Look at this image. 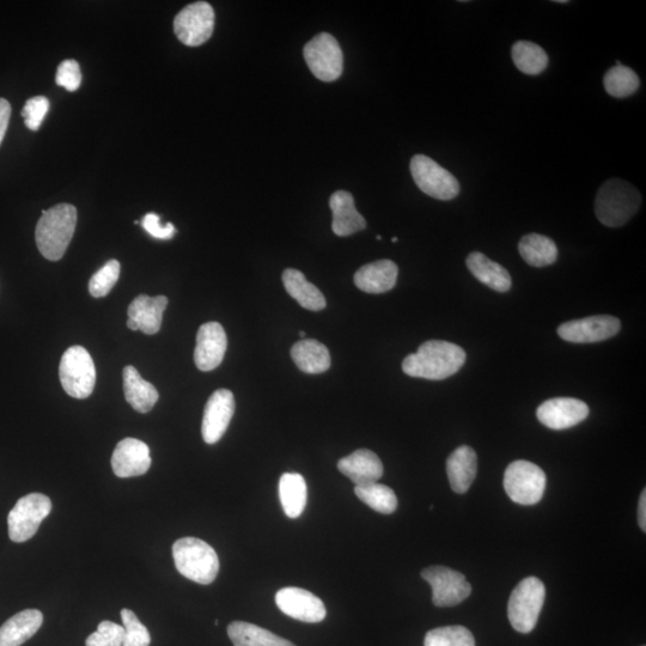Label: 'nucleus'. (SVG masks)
I'll return each instance as SVG.
<instances>
[{
  "label": "nucleus",
  "instance_id": "nucleus-1",
  "mask_svg": "<svg viewBox=\"0 0 646 646\" xmlns=\"http://www.w3.org/2000/svg\"><path fill=\"white\" fill-rule=\"evenodd\" d=\"M466 351L459 345L444 340H429L416 353L402 362V371L408 376L431 381H442L459 373L466 363Z\"/></svg>",
  "mask_w": 646,
  "mask_h": 646
},
{
  "label": "nucleus",
  "instance_id": "nucleus-2",
  "mask_svg": "<svg viewBox=\"0 0 646 646\" xmlns=\"http://www.w3.org/2000/svg\"><path fill=\"white\" fill-rule=\"evenodd\" d=\"M77 224V210L70 204H58L42 211L36 225L35 240L39 251L47 260L62 259L69 247Z\"/></svg>",
  "mask_w": 646,
  "mask_h": 646
},
{
  "label": "nucleus",
  "instance_id": "nucleus-3",
  "mask_svg": "<svg viewBox=\"0 0 646 646\" xmlns=\"http://www.w3.org/2000/svg\"><path fill=\"white\" fill-rule=\"evenodd\" d=\"M642 195L635 186L621 179H609L600 187L595 199V213L608 228L623 227L641 207Z\"/></svg>",
  "mask_w": 646,
  "mask_h": 646
},
{
  "label": "nucleus",
  "instance_id": "nucleus-4",
  "mask_svg": "<svg viewBox=\"0 0 646 646\" xmlns=\"http://www.w3.org/2000/svg\"><path fill=\"white\" fill-rule=\"evenodd\" d=\"M176 570L188 580L209 585L219 572L218 554L207 542L197 538H182L173 545Z\"/></svg>",
  "mask_w": 646,
  "mask_h": 646
},
{
  "label": "nucleus",
  "instance_id": "nucleus-5",
  "mask_svg": "<svg viewBox=\"0 0 646 646\" xmlns=\"http://www.w3.org/2000/svg\"><path fill=\"white\" fill-rule=\"evenodd\" d=\"M545 599V584L539 578L528 577L518 583L508 603L511 626L520 633L532 632L538 624Z\"/></svg>",
  "mask_w": 646,
  "mask_h": 646
},
{
  "label": "nucleus",
  "instance_id": "nucleus-6",
  "mask_svg": "<svg viewBox=\"0 0 646 646\" xmlns=\"http://www.w3.org/2000/svg\"><path fill=\"white\" fill-rule=\"evenodd\" d=\"M59 377L65 392L72 398H89L96 385L95 364L89 352L82 346L67 349L60 361Z\"/></svg>",
  "mask_w": 646,
  "mask_h": 646
},
{
  "label": "nucleus",
  "instance_id": "nucleus-7",
  "mask_svg": "<svg viewBox=\"0 0 646 646\" xmlns=\"http://www.w3.org/2000/svg\"><path fill=\"white\" fill-rule=\"evenodd\" d=\"M546 474L535 463L518 460L504 473V489L511 501L521 505L538 504L546 490Z\"/></svg>",
  "mask_w": 646,
  "mask_h": 646
},
{
  "label": "nucleus",
  "instance_id": "nucleus-8",
  "mask_svg": "<svg viewBox=\"0 0 646 646\" xmlns=\"http://www.w3.org/2000/svg\"><path fill=\"white\" fill-rule=\"evenodd\" d=\"M51 511V499L42 493H30L18 499L8 516L10 539L17 544L32 539Z\"/></svg>",
  "mask_w": 646,
  "mask_h": 646
},
{
  "label": "nucleus",
  "instance_id": "nucleus-9",
  "mask_svg": "<svg viewBox=\"0 0 646 646\" xmlns=\"http://www.w3.org/2000/svg\"><path fill=\"white\" fill-rule=\"evenodd\" d=\"M411 174L419 190L438 200H453L460 194V182L432 158L416 155L411 160Z\"/></svg>",
  "mask_w": 646,
  "mask_h": 646
},
{
  "label": "nucleus",
  "instance_id": "nucleus-10",
  "mask_svg": "<svg viewBox=\"0 0 646 646\" xmlns=\"http://www.w3.org/2000/svg\"><path fill=\"white\" fill-rule=\"evenodd\" d=\"M310 71L322 82H333L344 70V56L339 42L331 34L321 33L303 50Z\"/></svg>",
  "mask_w": 646,
  "mask_h": 646
},
{
  "label": "nucleus",
  "instance_id": "nucleus-11",
  "mask_svg": "<svg viewBox=\"0 0 646 646\" xmlns=\"http://www.w3.org/2000/svg\"><path fill=\"white\" fill-rule=\"evenodd\" d=\"M422 577L431 585L432 602L437 607L460 605L472 594L466 577L446 566H430L422 571Z\"/></svg>",
  "mask_w": 646,
  "mask_h": 646
},
{
  "label": "nucleus",
  "instance_id": "nucleus-12",
  "mask_svg": "<svg viewBox=\"0 0 646 646\" xmlns=\"http://www.w3.org/2000/svg\"><path fill=\"white\" fill-rule=\"evenodd\" d=\"M215 29V11L206 2L187 5L175 17L174 30L182 44L197 47L205 44Z\"/></svg>",
  "mask_w": 646,
  "mask_h": 646
},
{
  "label": "nucleus",
  "instance_id": "nucleus-13",
  "mask_svg": "<svg viewBox=\"0 0 646 646\" xmlns=\"http://www.w3.org/2000/svg\"><path fill=\"white\" fill-rule=\"evenodd\" d=\"M621 322L611 315L589 316L581 320L564 322L558 335L568 343L593 344L611 339L620 332Z\"/></svg>",
  "mask_w": 646,
  "mask_h": 646
},
{
  "label": "nucleus",
  "instance_id": "nucleus-14",
  "mask_svg": "<svg viewBox=\"0 0 646 646\" xmlns=\"http://www.w3.org/2000/svg\"><path fill=\"white\" fill-rule=\"evenodd\" d=\"M276 603L285 615L302 623L318 624L327 617L325 603L320 597L301 588L280 589Z\"/></svg>",
  "mask_w": 646,
  "mask_h": 646
},
{
  "label": "nucleus",
  "instance_id": "nucleus-15",
  "mask_svg": "<svg viewBox=\"0 0 646 646\" xmlns=\"http://www.w3.org/2000/svg\"><path fill=\"white\" fill-rule=\"evenodd\" d=\"M235 413L234 394L228 389H218L205 406L201 435L207 444L221 441Z\"/></svg>",
  "mask_w": 646,
  "mask_h": 646
},
{
  "label": "nucleus",
  "instance_id": "nucleus-16",
  "mask_svg": "<svg viewBox=\"0 0 646 646\" xmlns=\"http://www.w3.org/2000/svg\"><path fill=\"white\" fill-rule=\"evenodd\" d=\"M589 416V406L574 398H554L536 410L539 422L551 430H566L581 424Z\"/></svg>",
  "mask_w": 646,
  "mask_h": 646
},
{
  "label": "nucleus",
  "instance_id": "nucleus-17",
  "mask_svg": "<svg viewBox=\"0 0 646 646\" xmlns=\"http://www.w3.org/2000/svg\"><path fill=\"white\" fill-rule=\"evenodd\" d=\"M228 338L221 323L207 322L199 328L194 362L201 371H212L222 364Z\"/></svg>",
  "mask_w": 646,
  "mask_h": 646
},
{
  "label": "nucleus",
  "instance_id": "nucleus-18",
  "mask_svg": "<svg viewBox=\"0 0 646 646\" xmlns=\"http://www.w3.org/2000/svg\"><path fill=\"white\" fill-rule=\"evenodd\" d=\"M151 467L150 448L136 438H125L115 447L112 456L113 472L119 478L140 477Z\"/></svg>",
  "mask_w": 646,
  "mask_h": 646
},
{
  "label": "nucleus",
  "instance_id": "nucleus-19",
  "mask_svg": "<svg viewBox=\"0 0 646 646\" xmlns=\"http://www.w3.org/2000/svg\"><path fill=\"white\" fill-rule=\"evenodd\" d=\"M338 469L356 486L377 483L383 475L380 457L368 449H359L338 462Z\"/></svg>",
  "mask_w": 646,
  "mask_h": 646
},
{
  "label": "nucleus",
  "instance_id": "nucleus-20",
  "mask_svg": "<svg viewBox=\"0 0 646 646\" xmlns=\"http://www.w3.org/2000/svg\"><path fill=\"white\" fill-rule=\"evenodd\" d=\"M399 268L395 262L380 260L359 268L355 274V284L367 294H385L392 289L398 280Z\"/></svg>",
  "mask_w": 646,
  "mask_h": 646
},
{
  "label": "nucleus",
  "instance_id": "nucleus-21",
  "mask_svg": "<svg viewBox=\"0 0 646 646\" xmlns=\"http://www.w3.org/2000/svg\"><path fill=\"white\" fill-rule=\"evenodd\" d=\"M333 213L332 230L340 237L351 236L367 228L364 217L356 210L353 195L346 191H338L329 199Z\"/></svg>",
  "mask_w": 646,
  "mask_h": 646
},
{
  "label": "nucleus",
  "instance_id": "nucleus-22",
  "mask_svg": "<svg viewBox=\"0 0 646 646\" xmlns=\"http://www.w3.org/2000/svg\"><path fill=\"white\" fill-rule=\"evenodd\" d=\"M166 296L149 297L140 295L134 298L129 307V320L136 323L138 331L154 335L160 332L163 313L168 306Z\"/></svg>",
  "mask_w": 646,
  "mask_h": 646
},
{
  "label": "nucleus",
  "instance_id": "nucleus-23",
  "mask_svg": "<svg viewBox=\"0 0 646 646\" xmlns=\"http://www.w3.org/2000/svg\"><path fill=\"white\" fill-rule=\"evenodd\" d=\"M44 623L38 609H26L6 620L0 627V646H21L36 635Z\"/></svg>",
  "mask_w": 646,
  "mask_h": 646
},
{
  "label": "nucleus",
  "instance_id": "nucleus-24",
  "mask_svg": "<svg viewBox=\"0 0 646 646\" xmlns=\"http://www.w3.org/2000/svg\"><path fill=\"white\" fill-rule=\"evenodd\" d=\"M447 473L450 487L456 493H466L478 473V457L468 446H461L448 457Z\"/></svg>",
  "mask_w": 646,
  "mask_h": 646
},
{
  "label": "nucleus",
  "instance_id": "nucleus-25",
  "mask_svg": "<svg viewBox=\"0 0 646 646\" xmlns=\"http://www.w3.org/2000/svg\"><path fill=\"white\" fill-rule=\"evenodd\" d=\"M466 265L475 278L490 289L498 292H508L511 289L510 273L502 265L487 258L480 252L468 255Z\"/></svg>",
  "mask_w": 646,
  "mask_h": 646
},
{
  "label": "nucleus",
  "instance_id": "nucleus-26",
  "mask_svg": "<svg viewBox=\"0 0 646 646\" xmlns=\"http://www.w3.org/2000/svg\"><path fill=\"white\" fill-rule=\"evenodd\" d=\"M291 357L298 369L306 374H322L331 367V355L318 340L303 339L291 349Z\"/></svg>",
  "mask_w": 646,
  "mask_h": 646
},
{
  "label": "nucleus",
  "instance_id": "nucleus-27",
  "mask_svg": "<svg viewBox=\"0 0 646 646\" xmlns=\"http://www.w3.org/2000/svg\"><path fill=\"white\" fill-rule=\"evenodd\" d=\"M284 288L288 294L300 303V306L312 312L326 308V298L316 286L308 282L304 274L295 268H288L283 273Z\"/></svg>",
  "mask_w": 646,
  "mask_h": 646
},
{
  "label": "nucleus",
  "instance_id": "nucleus-28",
  "mask_svg": "<svg viewBox=\"0 0 646 646\" xmlns=\"http://www.w3.org/2000/svg\"><path fill=\"white\" fill-rule=\"evenodd\" d=\"M124 392L126 401L139 413H149L156 405L160 394L150 382L145 381L134 367L124 369Z\"/></svg>",
  "mask_w": 646,
  "mask_h": 646
},
{
  "label": "nucleus",
  "instance_id": "nucleus-29",
  "mask_svg": "<svg viewBox=\"0 0 646 646\" xmlns=\"http://www.w3.org/2000/svg\"><path fill=\"white\" fill-rule=\"evenodd\" d=\"M308 498L306 480L298 473H285L279 480V499L289 518H298L306 510Z\"/></svg>",
  "mask_w": 646,
  "mask_h": 646
},
{
  "label": "nucleus",
  "instance_id": "nucleus-30",
  "mask_svg": "<svg viewBox=\"0 0 646 646\" xmlns=\"http://www.w3.org/2000/svg\"><path fill=\"white\" fill-rule=\"evenodd\" d=\"M228 636L234 646H296L262 627L234 621L228 626Z\"/></svg>",
  "mask_w": 646,
  "mask_h": 646
},
{
  "label": "nucleus",
  "instance_id": "nucleus-31",
  "mask_svg": "<svg viewBox=\"0 0 646 646\" xmlns=\"http://www.w3.org/2000/svg\"><path fill=\"white\" fill-rule=\"evenodd\" d=\"M518 251H520L523 260L533 267L550 266L558 259L556 242L545 235L528 234L523 236L518 243Z\"/></svg>",
  "mask_w": 646,
  "mask_h": 646
},
{
  "label": "nucleus",
  "instance_id": "nucleus-32",
  "mask_svg": "<svg viewBox=\"0 0 646 646\" xmlns=\"http://www.w3.org/2000/svg\"><path fill=\"white\" fill-rule=\"evenodd\" d=\"M511 57L517 69L524 75H540L548 66V56L544 48L530 41L515 42L511 48Z\"/></svg>",
  "mask_w": 646,
  "mask_h": 646
},
{
  "label": "nucleus",
  "instance_id": "nucleus-33",
  "mask_svg": "<svg viewBox=\"0 0 646 646\" xmlns=\"http://www.w3.org/2000/svg\"><path fill=\"white\" fill-rule=\"evenodd\" d=\"M355 495L359 501L383 515L393 514L398 508V498H396L395 492L386 485L373 483L356 486Z\"/></svg>",
  "mask_w": 646,
  "mask_h": 646
},
{
  "label": "nucleus",
  "instance_id": "nucleus-34",
  "mask_svg": "<svg viewBox=\"0 0 646 646\" xmlns=\"http://www.w3.org/2000/svg\"><path fill=\"white\" fill-rule=\"evenodd\" d=\"M607 93L615 99H626L636 93L641 85L637 73L624 65H615L603 78Z\"/></svg>",
  "mask_w": 646,
  "mask_h": 646
},
{
  "label": "nucleus",
  "instance_id": "nucleus-35",
  "mask_svg": "<svg viewBox=\"0 0 646 646\" xmlns=\"http://www.w3.org/2000/svg\"><path fill=\"white\" fill-rule=\"evenodd\" d=\"M424 646H475V639L466 627L446 626L426 633Z\"/></svg>",
  "mask_w": 646,
  "mask_h": 646
},
{
  "label": "nucleus",
  "instance_id": "nucleus-36",
  "mask_svg": "<svg viewBox=\"0 0 646 646\" xmlns=\"http://www.w3.org/2000/svg\"><path fill=\"white\" fill-rule=\"evenodd\" d=\"M121 266L118 260L108 261L97 271L89 282L90 295L95 298L105 297L112 291L120 277Z\"/></svg>",
  "mask_w": 646,
  "mask_h": 646
},
{
  "label": "nucleus",
  "instance_id": "nucleus-37",
  "mask_svg": "<svg viewBox=\"0 0 646 646\" xmlns=\"http://www.w3.org/2000/svg\"><path fill=\"white\" fill-rule=\"evenodd\" d=\"M121 619L125 629L123 646H149L151 644L150 632L140 623L137 615L131 609L121 611Z\"/></svg>",
  "mask_w": 646,
  "mask_h": 646
},
{
  "label": "nucleus",
  "instance_id": "nucleus-38",
  "mask_svg": "<svg viewBox=\"0 0 646 646\" xmlns=\"http://www.w3.org/2000/svg\"><path fill=\"white\" fill-rule=\"evenodd\" d=\"M125 629L124 626L113 623V621H102L97 631L90 635L85 642L87 646H123Z\"/></svg>",
  "mask_w": 646,
  "mask_h": 646
},
{
  "label": "nucleus",
  "instance_id": "nucleus-39",
  "mask_svg": "<svg viewBox=\"0 0 646 646\" xmlns=\"http://www.w3.org/2000/svg\"><path fill=\"white\" fill-rule=\"evenodd\" d=\"M50 111V101L45 96H35L29 99L22 111L24 124L30 131H38L44 123L46 114Z\"/></svg>",
  "mask_w": 646,
  "mask_h": 646
},
{
  "label": "nucleus",
  "instance_id": "nucleus-40",
  "mask_svg": "<svg viewBox=\"0 0 646 646\" xmlns=\"http://www.w3.org/2000/svg\"><path fill=\"white\" fill-rule=\"evenodd\" d=\"M56 82L67 91H76L82 84L81 66L76 60H64L58 66Z\"/></svg>",
  "mask_w": 646,
  "mask_h": 646
},
{
  "label": "nucleus",
  "instance_id": "nucleus-41",
  "mask_svg": "<svg viewBox=\"0 0 646 646\" xmlns=\"http://www.w3.org/2000/svg\"><path fill=\"white\" fill-rule=\"evenodd\" d=\"M142 227L146 233L155 237L157 240H170L176 234V229L172 223L166 225L161 224V217L156 213H148L142 221Z\"/></svg>",
  "mask_w": 646,
  "mask_h": 646
},
{
  "label": "nucleus",
  "instance_id": "nucleus-42",
  "mask_svg": "<svg viewBox=\"0 0 646 646\" xmlns=\"http://www.w3.org/2000/svg\"><path fill=\"white\" fill-rule=\"evenodd\" d=\"M10 117H11L10 103L5 99H0V145H2L3 143L6 130H8Z\"/></svg>",
  "mask_w": 646,
  "mask_h": 646
},
{
  "label": "nucleus",
  "instance_id": "nucleus-43",
  "mask_svg": "<svg viewBox=\"0 0 646 646\" xmlns=\"http://www.w3.org/2000/svg\"><path fill=\"white\" fill-rule=\"evenodd\" d=\"M638 522L639 527L646 532V491L642 492L641 498H639V507H638Z\"/></svg>",
  "mask_w": 646,
  "mask_h": 646
},
{
  "label": "nucleus",
  "instance_id": "nucleus-44",
  "mask_svg": "<svg viewBox=\"0 0 646 646\" xmlns=\"http://www.w3.org/2000/svg\"><path fill=\"white\" fill-rule=\"evenodd\" d=\"M554 3H557V4H568L569 2H568V0H556V2H554Z\"/></svg>",
  "mask_w": 646,
  "mask_h": 646
},
{
  "label": "nucleus",
  "instance_id": "nucleus-45",
  "mask_svg": "<svg viewBox=\"0 0 646 646\" xmlns=\"http://www.w3.org/2000/svg\"><path fill=\"white\" fill-rule=\"evenodd\" d=\"M300 337H301V338H306V333L301 332V333H300Z\"/></svg>",
  "mask_w": 646,
  "mask_h": 646
},
{
  "label": "nucleus",
  "instance_id": "nucleus-46",
  "mask_svg": "<svg viewBox=\"0 0 646 646\" xmlns=\"http://www.w3.org/2000/svg\"><path fill=\"white\" fill-rule=\"evenodd\" d=\"M393 242H398V237H393Z\"/></svg>",
  "mask_w": 646,
  "mask_h": 646
}]
</instances>
